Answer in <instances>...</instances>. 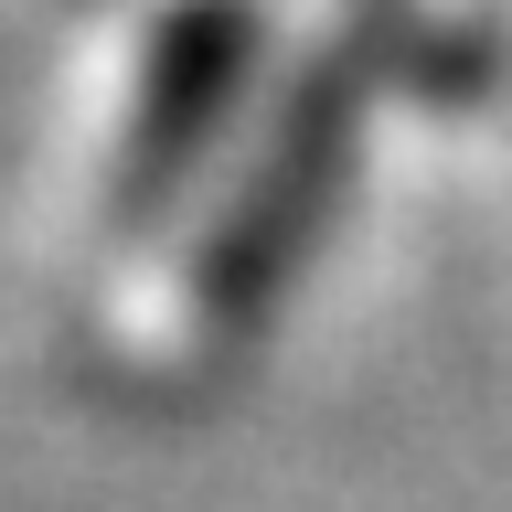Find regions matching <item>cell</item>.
Returning <instances> with one entry per match:
<instances>
[{"label":"cell","instance_id":"2","mask_svg":"<svg viewBox=\"0 0 512 512\" xmlns=\"http://www.w3.org/2000/svg\"><path fill=\"white\" fill-rule=\"evenodd\" d=\"M267 22L256 0H171L150 22L139 54V96H128V139H118V214H160L192 182V160L224 139V118L246 107Z\"/></svg>","mask_w":512,"mask_h":512},{"label":"cell","instance_id":"1","mask_svg":"<svg viewBox=\"0 0 512 512\" xmlns=\"http://www.w3.org/2000/svg\"><path fill=\"white\" fill-rule=\"evenodd\" d=\"M374 75H384V11H363V22L331 32L310 54V75L278 96L246 182H235L224 224L203 235V267H192L203 331H246V320L278 310V288L299 278V256L320 246V224L342 203V171H352V139H363V107H374Z\"/></svg>","mask_w":512,"mask_h":512}]
</instances>
